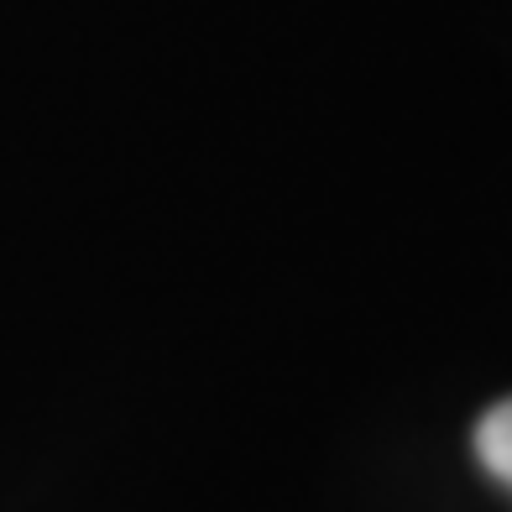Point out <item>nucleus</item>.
<instances>
[{
    "label": "nucleus",
    "instance_id": "1",
    "mask_svg": "<svg viewBox=\"0 0 512 512\" xmlns=\"http://www.w3.org/2000/svg\"><path fill=\"white\" fill-rule=\"evenodd\" d=\"M471 445H476L481 471L512 492V398H502V403H492V408L481 413Z\"/></svg>",
    "mask_w": 512,
    "mask_h": 512
}]
</instances>
